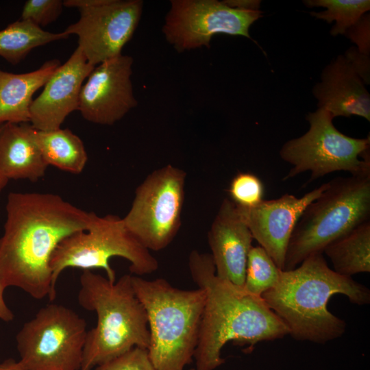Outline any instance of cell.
Segmentation results:
<instances>
[{
    "label": "cell",
    "instance_id": "obj_27",
    "mask_svg": "<svg viewBox=\"0 0 370 370\" xmlns=\"http://www.w3.org/2000/svg\"><path fill=\"white\" fill-rule=\"evenodd\" d=\"M95 370H154L147 349L133 347L123 354L95 367Z\"/></svg>",
    "mask_w": 370,
    "mask_h": 370
},
{
    "label": "cell",
    "instance_id": "obj_1",
    "mask_svg": "<svg viewBox=\"0 0 370 370\" xmlns=\"http://www.w3.org/2000/svg\"><path fill=\"white\" fill-rule=\"evenodd\" d=\"M0 238V280L32 297L54 299L49 262L60 242L87 230L86 212L51 193H10Z\"/></svg>",
    "mask_w": 370,
    "mask_h": 370
},
{
    "label": "cell",
    "instance_id": "obj_22",
    "mask_svg": "<svg viewBox=\"0 0 370 370\" xmlns=\"http://www.w3.org/2000/svg\"><path fill=\"white\" fill-rule=\"evenodd\" d=\"M69 36L64 32H49L29 21L20 19L0 30V56L17 64L33 49Z\"/></svg>",
    "mask_w": 370,
    "mask_h": 370
},
{
    "label": "cell",
    "instance_id": "obj_6",
    "mask_svg": "<svg viewBox=\"0 0 370 370\" xmlns=\"http://www.w3.org/2000/svg\"><path fill=\"white\" fill-rule=\"evenodd\" d=\"M370 175L337 177L311 202L291 236L283 271L295 269L311 255L369 221Z\"/></svg>",
    "mask_w": 370,
    "mask_h": 370
},
{
    "label": "cell",
    "instance_id": "obj_33",
    "mask_svg": "<svg viewBox=\"0 0 370 370\" xmlns=\"http://www.w3.org/2000/svg\"><path fill=\"white\" fill-rule=\"evenodd\" d=\"M3 124H0V132L1 130ZM8 181L5 180L3 177H2L0 175V193L3 190V189L5 188V186L7 185Z\"/></svg>",
    "mask_w": 370,
    "mask_h": 370
},
{
    "label": "cell",
    "instance_id": "obj_11",
    "mask_svg": "<svg viewBox=\"0 0 370 370\" xmlns=\"http://www.w3.org/2000/svg\"><path fill=\"white\" fill-rule=\"evenodd\" d=\"M63 4L80 13L79 20L64 32L77 36V47L94 66L122 54L143 8L141 0H65Z\"/></svg>",
    "mask_w": 370,
    "mask_h": 370
},
{
    "label": "cell",
    "instance_id": "obj_16",
    "mask_svg": "<svg viewBox=\"0 0 370 370\" xmlns=\"http://www.w3.org/2000/svg\"><path fill=\"white\" fill-rule=\"evenodd\" d=\"M254 238L234 202L225 198L208 232L216 275L243 288Z\"/></svg>",
    "mask_w": 370,
    "mask_h": 370
},
{
    "label": "cell",
    "instance_id": "obj_29",
    "mask_svg": "<svg viewBox=\"0 0 370 370\" xmlns=\"http://www.w3.org/2000/svg\"><path fill=\"white\" fill-rule=\"evenodd\" d=\"M345 56L352 64L362 80L366 84H369V56L364 55L352 47L345 53Z\"/></svg>",
    "mask_w": 370,
    "mask_h": 370
},
{
    "label": "cell",
    "instance_id": "obj_2",
    "mask_svg": "<svg viewBox=\"0 0 370 370\" xmlns=\"http://www.w3.org/2000/svg\"><path fill=\"white\" fill-rule=\"evenodd\" d=\"M188 268L193 280L205 293L195 370H214L225 362L221 350L232 341L252 351L261 341L289 334L284 321L261 297L219 278L210 254L190 252Z\"/></svg>",
    "mask_w": 370,
    "mask_h": 370
},
{
    "label": "cell",
    "instance_id": "obj_3",
    "mask_svg": "<svg viewBox=\"0 0 370 370\" xmlns=\"http://www.w3.org/2000/svg\"><path fill=\"white\" fill-rule=\"evenodd\" d=\"M335 294L359 306L370 302V291L352 277L330 269L323 253L305 259L298 267L280 271L278 283L261 296L297 341L323 344L341 336L346 323L330 312Z\"/></svg>",
    "mask_w": 370,
    "mask_h": 370
},
{
    "label": "cell",
    "instance_id": "obj_30",
    "mask_svg": "<svg viewBox=\"0 0 370 370\" xmlns=\"http://www.w3.org/2000/svg\"><path fill=\"white\" fill-rule=\"evenodd\" d=\"M227 6L240 10H260V1L258 0H223Z\"/></svg>",
    "mask_w": 370,
    "mask_h": 370
},
{
    "label": "cell",
    "instance_id": "obj_7",
    "mask_svg": "<svg viewBox=\"0 0 370 370\" xmlns=\"http://www.w3.org/2000/svg\"><path fill=\"white\" fill-rule=\"evenodd\" d=\"M112 257L127 260L130 271L138 276L158 269V260L127 230L123 218L112 214L99 217L93 212L87 230L64 238L51 255L49 266L53 298L58 278L67 268L101 269L109 280L115 282L116 273L110 264Z\"/></svg>",
    "mask_w": 370,
    "mask_h": 370
},
{
    "label": "cell",
    "instance_id": "obj_26",
    "mask_svg": "<svg viewBox=\"0 0 370 370\" xmlns=\"http://www.w3.org/2000/svg\"><path fill=\"white\" fill-rule=\"evenodd\" d=\"M63 6L61 0H28L23 5L21 19L44 27L57 20Z\"/></svg>",
    "mask_w": 370,
    "mask_h": 370
},
{
    "label": "cell",
    "instance_id": "obj_34",
    "mask_svg": "<svg viewBox=\"0 0 370 370\" xmlns=\"http://www.w3.org/2000/svg\"><path fill=\"white\" fill-rule=\"evenodd\" d=\"M189 370H195V369H194V368H193V369H189Z\"/></svg>",
    "mask_w": 370,
    "mask_h": 370
},
{
    "label": "cell",
    "instance_id": "obj_19",
    "mask_svg": "<svg viewBox=\"0 0 370 370\" xmlns=\"http://www.w3.org/2000/svg\"><path fill=\"white\" fill-rule=\"evenodd\" d=\"M60 66V62L53 59L25 73H12L0 69V124L29 123L34 94L45 86Z\"/></svg>",
    "mask_w": 370,
    "mask_h": 370
},
{
    "label": "cell",
    "instance_id": "obj_9",
    "mask_svg": "<svg viewBox=\"0 0 370 370\" xmlns=\"http://www.w3.org/2000/svg\"><path fill=\"white\" fill-rule=\"evenodd\" d=\"M86 327V320L71 308L45 306L16 334L19 365L25 370H79Z\"/></svg>",
    "mask_w": 370,
    "mask_h": 370
},
{
    "label": "cell",
    "instance_id": "obj_31",
    "mask_svg": "<svg viewBox=\"0 0 370 370\" xmlns=\"http://www.w3.org/2000/svg\"><path fill=\"white\" fill-rule=\"evenodd\" d=\"M5 289V286L0 280V319L9 322L14 319V315L5 301L3 297Z\"/></svg>",
    "mask_w": 370,
    "mask_h": 370
},
{
    "label": "cell",
    "instance_id": "obj_15",
    "mask_svg": "<svg viewBox=\"0 0 370 370\" xmlns=\"http://www.w3.org/2000/svg\"><path fill=\"white\" fill-rule=\"evenodd\" d=\"M95 68L79 47L56 69L29 108V123L36 130L60 128L66 116L78 110L84 81Z\"/></svg>",
    "mask_w": 370,
    "mask_h": 370
},
{
    "label": "cell",
    "instance_id": "obj_32",
    "mask_svg": "<svg viewBox=\"0 0 370 370\" xmlns=\"http://www.w3.org/2000/svg\"><path fill=\"white\" fill-rule=\"evenodd\" d=\"M0 370H25L21 367L18 361L10 358L0 363Z\"/></svg>",
    "mask_w": 370,
    "mask_h": 370
},
{
    "label": "cell",
    "instance_id": "obj_25",
    "mask_svg": "<svg viewBox=\"0 0 370 370\" xmlns=\"http://www.w3.org/2000/svg\"><path fill=\"white\" fill-rule=\"evenodd\" d=\"M228 191L235 205L251 208L262 200L264 186L254 174L238 173L231 181Z\"/></svg>",
    "mask_w": 370,
    "mask_h": 370
},
{
    "label": "cell",
    "instance_id": "obj_28",
    "mask_svg": "<svg viewBox=\"0 0 370 370\" xmlns=\"http://www.w3.org/2000/svg\"><path fill=\"white\" fill-rule=\"evenodd\" d=\"M369 17L367 18V16H362L358 23L346 32L348 33L347 36L357 44L358 51L366 56H369Z\"/></svg>",
    "mask_w": 370,
    "mask_h": 370
},
{
    "label": "cell",
    "instance_id": "obj_17",
    "mask_svg": "<svg viewBox=\"0 0 370 370\" xmlns=\"http://www.w3.org/2000/svg\"><path fill=\"white\" fill-rule=\"evenodd\" d=\"M319 108L332 118L357 115L370 120V95L358 72L345 56H338L323 71L313 88Z\"/></svg>",
    "mask_w": 370,
    "mask_h": 370
},
{
    "label": "cell",
    "instance_id": "obj_5",
    "mask_svg": "<svg viewBox=\"0 0 370 370\" xmlns=\"http://www.w3.org/2000/svg\"><path fill=\"white\" fill-rule=\"evenodd\" d=\"M135 293L147 312L148 355L154 370H184L198 343L205 293L184 290L163 278L146 280L132 275Z\"/></svg>",
    "mask_w": 370,
    "mask_h": 370
},
{
    "label": "cell",
    "instance_id": "obj_21",
    "mask_svg": "<svg viewBox=\"0 0 370 370\" xmlns=\"http://www.w3.org/2000/svg\"><path fill=\"white\" fill-rule=\"evenodd\" d=\"M334 271L352 277L370 272V221H367L329 244L323 253Z\"/></svg>",
    "mask_w": 370,
    "mask_h": 370
},
{
    "label": "cell",
    "instance_id": "obj_4",
    "mask_svg": "<svg viewBox=\"0 0 370 370\" xmlns=\"http://www.w3.org/2000/svg\"><path fill=\"white\" fill-rule=\"evenodd\" d=\"M79 283V304L97 317L95 327L87 332L79 370H92L135 347L147 349V315L134 290L132 275L111 282L84 270Z\"/></svg>",
    "mask_w": 370,
    "mask_h": 370
},
{
    "label": "cell",
    "instance_id": "obj_12",
    "mask_svg": "<svg viewBox=\"0 0 370 370\" xmlns=\"http://www.w3.org/2000/svg\"><path fill=\"white\" fill-rule=\"evenodd\" d=\"M162 26L166 40L178 52L209 48L213 36L225 34L251 39L250 26L260 10L231 8L217 0H171Z\"/></svg>",
    "mask_w": 370,
    "mask_h": 370
},
{
    "label": "cell",
    "instance_id": "obj_20",
    "mask_svg": "<svg viewBox=\"0 0 370 370\" xmlns=\"http://www.w3.org/2000/svg\"><path fill=\"white\" fill-rule=\"evenodd\" d=\"M32 136L48 166L75 174L85 168L88 156L84 143L69 129L42 131L33 127Z\"/></svg>",
    "mask_w": 370,
    "mask_h": 370
},
{
    "label": "cell",
    "instance_id": "obj_8",
    "mask_svg": "<svg viewBox=\"0 0 370 370\" xmlns=\"http://www.w3.org/2000/svg\"><path fill=\"white\" fill-rule=\"evenodd\" d=\"M332 119L330 113L321 108L307 114L308 132L285 143L280 151L281 158L292 165L284 180L305 171L310 173L308 183L338 171L354 176L370 175L369 136H346L334 127Z\"/></svg>",
    "mask_w": 370,
    "mask_h": 370
},
{
    "label": "cell",
    "instance_id": "obj_14",
    "mask_svg": "<svg viewBox=\"0 0 370 370\" xmlns=\"http://www.w3.org/2000/svg\"><path fill=\"white\" fill-rule=\"evenodd\" d=\"M328 186V182L322 184L300 198L284 194L278 199H262L251 208L235 205L253 238L268 253L280 269L284 270L288 245L299 217Z\"/></svg>",
    "mask_w": 370,
    "mask_h": 370
},
{
    "label": "cell",
    "instance_id": "obj_24",
    "mask_svg": "<svg viewBox=\"0 0 370 370\" xmlns=\"http://www.w3.org/2000/svg\"><path fill=\"white\" fill-rule=\"evenodd\" d=\"M280 271L262 247H252L248 254L243 289L249 294L261 297L278 283Z\"/></svg>",
    "mask_w": 370,
    "mask_h": 370
},
{
    "label": "cell",
    "instance_id": "obj_18",
    "mask_svg": "<svg viewBox=\"0 0 370 370\" xmlns=\"http://www.w3.org/2000/svg\"><path fill=\"white\" fill-rule=\"evenodd\" d=\"M28 123L3 124L0 132V175L10 180L36 182L46 172L43 159Z\"/></svg>",
    "mask_w": 370,
    "mask_h": 370
},
{
    "label": "cell",
    "instance_id": "obj_10",
    "mask_svg": "<svg viewBox=\"0 0 370 370\" xmlns=\"http://www.w3.org/2000/svg\"><path fill=\"white\" fill-rule=\"evenodd\" d=\"M186 176L183 170L167 164L149 174L135 190L123 220L149 251L166 248L180 229Z\"/></svg>",
    "mask_w": 370,
    "mask_h": 370
},
{
    "label": "cell",
    "instance_id": "obj_23",
    "mask_svg": "<svg viewBox=\"0 0 370 370\" xmlns=\"http://www.w3.org/2000/svg\"><path fill=\"white\" fill-rule=\"evenodd\" d=\"M308 7H323L325 10L310 14L328 23L335 21L331 34L336 36L345 34L370 10L369 0H307L303 1Z\"/></svg>",
    "mask_w": 370,
    "mask_h": 370
},
{
    "label": "cell",
    "instance_id": "obj_13",
    "mask_svg": "<svg viewBox=\"0 0 370 370\" xmlns=\"http://www.w3.org/2000/svg\"><path fill=\"white\" fill-rule=\"evenodd\" d=\"M133 58L120 55L95 66L83 84L78 110L86 121L111 125L137 106L131 79Z\"/></svg>",
    "mask_w": 370,
    "mask_h": 370
}]
</instances>
